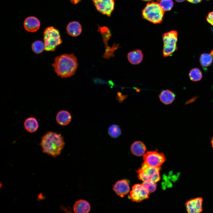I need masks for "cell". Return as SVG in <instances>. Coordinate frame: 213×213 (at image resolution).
I'll use <instances>...</instances> for the list:
<instances>
[{
    "label": "cell",
    "mask_w": 213,
    "mask_h": 213,
    "mask_svg": "<svg viewBox=\"0 0 213 213\" xmlns=\"http://www.w3.org/2000/svg\"><path fill=\"white\" fill-rule=\"evenodd\" d=\"M163 41V54L166 57L170 56L177 49V43L178 33L172 30L164 33L162 35Z\"/></svg>",
    "instance_id": "obj_6"
},
{
    "label": "cell",
    "mask_w": 213,
    "mask_h": 213,
    "mask_svg": "<svg viewBox=\"0 0 213 213\" xmlns=\"http://www.w3.org/2000/svg\"><path fill=\"white\" fill-rule=\"evenodd\" d=\"M149 194L142 184H136L132 187L128 196L132 201L140 202L149 198Z\"/></svg>",
    "instance_id": "obj_8"
},
{
    "label": "cell",
    "mask_w": 213,
    "mask_h": 213,
    "mask_svg": "<svg viewBox=\"0 0 213 213\" xmlns=\"http://www.w3.org/2000/svg\"><path fill=\"white\" fill-rule=\"evenodd\" d=\"M44 43L39 40H37L33 42L32 44L33 51L36 54H39L45 50Z\"/></svg>",
    "instance_id": "obj_22"
},
{
    "label": "cell",
    "mask_w": 213,
    "mask_h": 213,
    "mask_svg": "<svg viewBox=\"0 0 213 213\" xmlns=\"http://www.w3.org/2000/svg\"><path fill=\"white\" fill-rule=\"evenodd\" d=\"M160 168L149 166L143 162L137 171L138 178L143 182L151 181L156 183L160 180Z\"/></svg>",
    "instance_id": "obj_5"
},
{
    "label": "cell",
    "mask_w": 213,
    "mask_h": 213,
    "mask_svg": "<svg viewBox=\"0 0 213 213\" xmlns=\"http://www.w3.org/2000/svg\"><path fill=\"white\" fill-rule=\"evenodd\" d=\"M161 101L165 104H171L174 101L175 95L171 91L169 90L162 91L159 95Z\"/></svg>",
    "instance_id": "obj_19"
},
{
    "label": "cell",
    "mask_w": 213,
    "mask_h": 213,
    "mask_svg": "<svg viewBox=\"0 0 213 213\" xmlns=\"http://www.w3.org/2000/svg\"><path fill=\"white\" fill-rule=\"evenodd\" d=\"M159 4L164 11L171 10L173 6L172 0H160Z\"/></svg>",
    "instance_id": "obj_24"
},
{
    "label": "cell",
    "mask_w": 213,
    "mask_h": 213,
    "mask_svg": "<svg viewBox=\"0 0 213 213\" xmlns=\"http://www.w3.org/2000/svg\"><path fill=\"white\" fill-rule=\"evenodd\" d=\"M52 65L58 76L61 78H67L74 75L78 63L77 59L74 54H65L55 57Z\"/></svg>",
    "instance_id": "obj_1"
},
{
    "label": "cell",
    "mask_w": 213,
    "mask_h": 213,
    "mask_svg": "<svg viewBox=\"0 0 213 213\" xmlns=\"http://www.w3.org/2000/svg\"><path fill=\"white\" fill-rule=\"evenodd\" d=\"M130 149L133 154L137 156H141L145 154L146 148L143 142L138 141L132 144Z\"/></svg>",
    "instance_id": "obj_18"
},
{
    "label": "cell",
    "mask_w": 213,
    "mask_h": 213,
    "mask_svg": "<svg viewBox=\"0 0 213 213\" xmlns=\"http://www.w3.org/2000/svg\"><path fill=\"white\" fill-rule=\"evenodd\" d=\"M164 11L159 3L152 2L146 4L142 11V15L151 22L159 23L162 21Z\"/></svg>",
    "instance_id": "obj_4"
},
{
    "label": "cell",
    "mask_w": 213,
    "mask_h": 213,
    "mask_svg": "<svg viewBox=\"0 0 213 213\" xmlns=\"http://www.w3.org/2000/svg\"><path fill=\"white\" fill-rule=\"evenodd\" d=\"M71 119L72 117L70 113L67 111L64 110H61L58 112L56 117L57 122L62 126L66 125L69 124Z\"/></svg>",
    "instance_id": "obj_14"
},
{
    "label": "cell",
    "mask_w": 213,
    "mask_h": 213,
    "mask_svg": "<svg viewBox=\"0 0 213 213\" xmlns=\"http://www.w3.org/2000/svg\"><path fill=\"white\" fill-rule=\"evenodd\" d=\"M81 0H70L71 2L73 4H75L79 2Z\"/></svg>",
    "instance_id": "obj_28"
},
{
    "label": "cell",
    "mask_w": 213,
    "mask_h": 213,
    "mask_svg": "<svg viewBox=\"0 0 213 213\" xmlns=\"http://www.w3.org/2000/svg\"><path fill=\"white\" fill-rule=\"evenodd\" d=\"M143 0V1H151V0ZM157 0L159 1L160 0Z\"/></svg>",
    "instance_id": "obj_31"
},
{
    "label": "cell",
    "mask_w": 213,
    "mask_h": 213,
    "mask_svg": "<svg viewBox=\"0 0 213 213\" xmlns=\"http://www.w3.org/2000/svg\"><path fill=\"white\" fill-rule=\"evenodd\" d=\"M189 76L191 80L197 81L200 80L201 79L202 75L199 69L197 68H194L190 71Z\"/></svg>",
    "instance_id": "obj_21"
},
{
    "label": "cell",
    "mask_w": 213,
    "mask_h": 213,
    "mask_svg": "<svg viewBox=\"0 0 213 213\" xmlns=\"http://www.w3.org/2000/svg\"><path fill=\"white\" fill-rule=\"evenodd\" d=\"M177 1L178 2H182L184 1L185 0H175Z\"/></svg>",
    "instance_id": "obj_30"
},
{
    "label": "cell",
    "mask_w": 213,
    "mask_h": 213,
    "mask_svg": "<svg viewBox=\"0 0 213 213\" xmlns=\"http://www.w3.org/2000/svg\"><path fill=\"white\" fill-rule=\"evenodd\" d=\"M211 141V143L212 144V148H213V137L212 138Z\"/></svg>",
    "instance_id": "obj_29"
},
{
    "label": "cell",
    "mask_w": 213,
    "mask_h": 213,
    "mask_svg": "<svg viewBox=\"0 0 213 213\" xmlns=\"http://www.w3.org/2000/svg\"><path fill=\"white\" fill-rule=\"evenodd\" d=\"M108 132L109 135L112 137L116 138L121 134V130L117 125H113L110 126L108 129Z\"/></svg>",
    "instance_id": "obj_23"
},
{
    "label": "cell",
    "mask_w": 213,
    "mask_h": 213,
    "mask_svg": "<svg viewBox=\"0 0 213 213\" xmlns=\"http://www.w3.org/2000/svg\"><path fill=\"white\" fill-rule=\"evenodd\" d=\"M206 20L209 23L213 26V12L209 13L206 18Z\"/></svg>",
    "instance_id": "obj_26"
},
{
    "label": "cell",
    "mask_w": 213,
    "mask_h": 213,
    "mask_svg": "<svg viewBox=\"0 0 213 213\" xmlns=\"http://www.w3.org/2000/svg\"><path fill=\"white\" fill-rule=\"evenodd\" d=\"M156 183L151 181H143L142 185L150 193L154 191L156 189Z\"/></svg>",
    "instance_id": "obj_25"
},
{
    "label": "cell",
    "mask_w": 213,
    "mask_h": 213,
    "mask_svg": "<svg viewBox=\"0 0 213 213\" xmlns=\"http://www.w3.org/2000/svg\"><path fill=\"white\" fill-rule=\"evenodd\" d=\"M24 125L25 129L30 133L35 132L39 127L37 120L33 117H30L27 118L24 122Z\"/></svg>",
    "instance_id": "obj_17"
},
{
    "label": "cell",
    "mask_w": 213,
    "mask_h": 213,
    "mask_svg": "<svg viewBox=\"0 0 213 213\" xmlns=\"http://www.w3.org/2000/svg\"><path fill=\"white\" fill-rule=\"evenodd\" d=\"M93 0V1H95V0Z\"/></svg>",
    "instance_id": "obj_32"
},
{
    "label": "cell",
    "mask_w": 213,
    "mask_h": 213,
    "mask_svg": "<svg viewBox=\"0 0 213 213\" xmlns=\"http://www.w3.org/2000/svg\"><path fill=\"white\" fill-rule=\"evenodd\" d=\"M93 2L99 12L108 16H110L114 9V0H96Z\"/></svg>",
    "instance_id": "obj_9"
},
{
    "label": "cell",
    "mask_w": 213,
    "mask_h": 213,
    "mask_svg": "<svg viewBox=\"0 0 213 213\" xmlns=\"http://www.w3.org/2000/svg\"><path fill=\"white\" fill-rule=\"evenodd\" d=\"M188 1L193 3H197L200 2L202 0H187Z\"/></svg>",
    "instance_id": "obj_27"
},
{
    "label": "cell",
    "mask_w": 213,
    "mask_h": 213,
    "mask_svg": "<svg viewBox=\"0 0 213 213\" xmlns=\"http://www.w3.org/2000/svg\"><path fill=\"white\" fill-rule=\"evenodd\" d=\"M40 145L43 153L56 157L60 154L65 143L60 134L49 131L42 137Z\"/></svg>",
    "instance_id": "obj_2"
},
{
    "label": "cell",
    "mask_w": 213,
    "mask_h": 213,
    "mask_svg": "<svg viewBox=\"0 0 213 213\" xmlns=\"http://www.w3.org/2000/svg\"><path fill=\"white\" fill-rule=\"evenodd\" d=\"M127 57L128 61L131 64H137L142 61L143 54L141 50L138 49L128 53Z\"/></svg>",
    "instance_id": "obj_16"
},
{
    "label": "cell",
    "mask_w": 213,
    "mask_h": 213,
    "mask_svg": "<svg viewBox=\"0 0 213 213\" xmlns=\"http://www.w3.org/2000/svg\"><path fill=\"white\" fill-rule=\"evenodd\" d=\"M23 25L25 29L27 31L34 32L39 29L41 24L37 18L34 16H30L25 20Z\"/></svg>",
    "instance_id": "obj_12"
},
{
    "label": "cell",
    "mask_w": 213,
    "mask_h": 213,
    "mask_svg": "<svg viewBox=\"0 0 213 213\" xmlns=\"http://www.w3.org/2000/svg\"><path fill=\"white\" fill-rule=\"evenodd\" d=\"M143 158L144 163L149 166L156 167H160L166 159L163 154L156 151L147 152L143 155Z\"/></svg>",
    "instance_id": "obj_7"
},
{
    "label": "cell",
    "mask_w": 213,
    "mask_h": 213,
    "mask_svg": "<svg viewBox=\"0 0 213 213\" xmlns=\"http://www.w3.org/2000/svg\"><path fill=\"white\" fill-rule=\"evenodd\" d=\"M68 34L70 36L76 37L79 35L82 32V28L80 23L75 21L70 22L66 28Z\"/></svg>",
    "instance_id": "obj_15"
},
{
    "label": "cell",
    "mask_w": 213,
    "mask_h": 213,
    "mask_svg": "<svg viewBox=\"0 0 213 213\" xmlns=\"http://www.w3.org/2000/svg\"><path fill=\"white\" fill-rule=\"evenodd\" d=\"M43 34L46 51H54L56 47L62 43L59 31L53 27L46 28L44 30Z\"/></svg>",
    "instance_id": "obj_3"
},
{
    "label": "cell",
    "mask_w": 213,
    "mask_h": 213,
    "mask_svg": "<svg viewBox=\"0 0 213 213\" xmlns=\"http://www.w3.org/2000/svg\"><path fill=\"white\" fill-rule=\"evenodd\" d=\"M74 212L76 213H87L91 209V206L87 201L80 199L75 203L73 208Z\"/></svg>",
    "instance_id": "obj_13"
},
{
    "label": "cell",
    "mask_w": 213,
    "mask_h": 213,
    "mask_svg": "<svg viewBox=\"0 0 213 213\" xmlns=\"http://www.w3.org/2000/svg\"><path fill=\"white\" fill-rule=\"evenodd\" d=\"M213 51L210 54L205 53L202 54L200 58V62L202 66L207 67L210 65L213 62Z\"/></svg>",
    "instance_id": "obj_20"
},
{
    "label": "cell",
    "mask_w": 213,
    "mask_h": 213,
    "mask_svg": "<svg viewBox=\"0 0 213 213\" xmlns=\"http://www.w3.org/2000/svg\"><path fill=\"white\" fill-rule=\"evenodd\" d=\"M203 199L201 197L192 199L185 204L186 210L188 213H199L203 210Z\"/></svg>",
    "instance_id": "obj_10"
},
{
    "label": "cell",
    "mask_w": 213,
    "mask_h": 213,
    "mask_svg": "<svg viewBox=\"0 0 213 213\" xmlns=\"http://www.w3.org/2000/svg\"><path fill=\"white\" fill-rule=\"evenodd\" d=\"M113 189L117 195L121 197L127 194L130 190L128 183L125 180L117 181L114 185Z\"/></svg>",
    "instance_id": "obj_11"
}]
</instances>
